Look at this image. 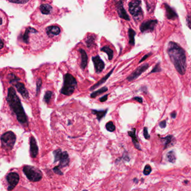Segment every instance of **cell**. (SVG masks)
Returning <instances> with one entry per match:
<instances>
[{
    "label": "cell",
    "mask_w": 191,
    "mask_h": 191,
    "mask_svg": "<svg viewBox=\"0 0 191 191\" xmlns=\"http://www.w3.org/2000/svg\"><path fill=\"white\" fill-rule=\"evenodd\" d=\"M37 33V30H36L34 28L31 27L27 28L22 37L23 42L26 44H28L29 39V33Z\"/></svg>",
    "instance_id": "d6986e66"
},
{
    "label": "cell",
    "mask_w": 191,
    "mask_h": 191,
    "mask_svg": "<svg viewBox=\"0 0 191 191\" xmlns=\"http://www.w3.org/2000/svg\"><path fill=\"white\" fill-rule=\"evenodd\" d=\"M162 139L164 141V149H165L169 147H170V145H172L174 144L173 143V140H174V139L173 136H172V135H169L164 138H163Z\"/></svg>",
    "instance_id": "7402d4cb"
},
{
    "label": "cell",
    "mask_w": 191,
    "mask_h": 191,
    "mask_svg": "<svg viewBox=\"0 0 191 191\" xmlns=\"http://www.w3.org/2000/svg\"><path fill=\"white\" fill-rule=\"evenodd\" d=\"M141 1H132L129 3V12L136 22L140 21L143 18V12L141 7Z\"/></svg>",
    "instance_id": "8992f818"
},
{
    "label": "cell",
    "mask_w": 191,
    "mask_h": 191,
    "mask_svg": "<svg viewBox=\"0 0 191 191\" xmlns=\"http://www.w3.org/2000/svg\"><path fill=\"white\" fill-rule=\"evenodd\" d=\"M52 92L51 91H47L45 92V97H44V101H45L47 104H49L50 100L52 96Z\"/></svg>",
    "instance_id": "f1b7e54d"
},
{
    "label": "cell",
    "mask_w": 191,
    "mask_h": 191,
    "mask_svg": "<svg viewBox=\"0 0 191 191\" xmlns=\"http://www.w3.org/2000/svg\"><path fill=\"white\" fill-rule=\"evenodd\" d=\"M60 28L57 26H50L47 28L46 33L49 36L58 35L60 33Z\"/></svg>",
    "instance_id": "2e32d148"
},
{
    "label": "cell",
    "mask_w": 191,
    "mask_h": 191,
    "mask_svg": "<svg viewBox=\"0 0 191 191\" xmlns=\"http://www.w3.org/2000/svg\"><path fill=\"white\" fill-rule=\"evenodd\" d=\"M23 170L28 179L32 182H39L42 178V171L34 166L25 165L24 167Z\"/></svg>",
    "instance_id": "277c9868"
},
{
    "label": "cell",
    "mask_w": 191,
    "mask_h": 191,
    "mask_svg": "<svg viewBox=\"0 0 191 191\" xmlns=\"http://www.w3.org/2000/svg\"><path fill=\"white\" fill-rule=\"evenodd\" d=\"M157 20H150L142 23L140 26V30L142 33L152 32L154 31L157 24Z\"/></svg>",
    "instance_id": "9c48e42d"
},
{
    "label": "cell",
    "mask_w": 191,
    "mask_h": 191,
    "mask_svg": "<svg viewBox=\"0 0 191 191\" xmlns=\"http://www.w3.org/2000/svg\"><path fill=\"white\" fill-rule=\"evenodd\" d=\"M2 24V18H1V25Z\"/></svg>",
    "instance_id": "f6af8a7d"
},
{
    "label": "cell",
    "mask_w": 191,
    "mask_h": 191,
    "mask_svg": "<svg viewBox=\"0 0 191 191\" xmlns=\"http://www.w3.org/2000/svg\"><path fill=\"white\" fill-rule=\"evenodd\" d=\"M186 22L188 26L191 29V13L190 15H188V16L187 17Z\"/></svg>",
    "instance_id": "74e56055"
},
{
    "label": "cell",
    "mask_w": 191,
    "mask_h": 191,
    "mask_svg": "<svg viewBox=\"0 0 191 191\" xmlns=\"http://www.w3.org/2000/svg\"><path fill=\"white\" fill-rule=\"evenodd\" d=\"M106 129L109 132H113L115 130V127L112 121L108 122L105 125Z\"/></svg>",
    "instance_id": "4dcf8cb0"
},
{
    "label": "cell",
    "mask_w": 191,
    "mask_h": 191,
    "mask_svg": "<svg viewBox=\"0 0 191 191\" xmlns=\"http://www.w3.org/2000/svg\"><path fill=\"white\" fill-rule=\"evenodd\" d=\"M164 6L166 9V15L168 19L174 20L178 18V15L175 11L171 7H170L168 4L164 3Z\"/></svg>",
    "instance_id": "9a60e30c"
},
{
    "label": "cell",
    "mask_w": 191,
    "mask_h": 191,
    "mask_svg": "<svg viewBox=\"0 0 191 191\" xmlns=\"http://www.w3.org/2000/svg\"><path fill=\"white\" fill-rule=\"evenodd\" d=\"M184 182H185V183H188V181H187V180H185Z\"/></svg>",
    "instance_id": "bcb514c9"
},
{
    "label": "cell",
    "mask_w": 191,
    "mask_h": 191,
    "mask_svg": "<svg viewBox=\"0 0 191 191\" xmlns=\"http://www.w3.org/2000/svg\"><path fill=\"white\" fill-rule=\"evenodd\" d=\"M134 99L135 100V101H138V102H139L140 103H142V99L141 98H140V97H135L134 98Z\"/></svg>",
    "instance_id": "b9f144b4"
},
{
    "label": "cell",
    "mask_w": 191,
    "mask_h": 191,
    "mask_svg": "<svg viewBox=\"0 0 191 191\" xmlns=\"http://www.w3.org/2000/svg\"><path fill=\"white\" fill-rule=\"evenodd\" d=\"M128 134L132 138V142H133L134 146H135V147L137 149L139 150H141V148L140 147V146L139 142H138V139L137 138L136 136V129L133 128L131 131H128Z\"/></svg>",
    "instance_id": "ac0fdd59"
},
{
    "label": "cell",
    "mask_w": 191,
    "mask_h": 191,
    "mask_svg": "<svg viewBox=\"0 0 191 191\" xmlns=\"http://www.w3.org/2000/svg\"><path fill=\"white\" fill-rule=\"evenodd\" d=\"M52 6L47 3L42 4L40 6V10L42 13L44 15H49L52 11Z\"/></svg>",
    "instance_id": "44dd1931"
},
{
    "label": "cell",
    "mask_w": 191,
    "mask_h": 191,
    "mask_svg": "<svg viewBox=\"0 0 191 191\" xmlns=\"http://www.w3.org/2000/svg\"><path fill=\"white\" fill-rule=\"evenodd\" d=\"M136 33L132 29H129L128 36H129V43L131 45H135V36Z\"/></svg>",
    "instance_id": "d4e9b609"
},
{
    "label": "cell",
    "mask_w": 191,
    "mask_h": 191,
    "mask_svg": "<svg viewBox=\"0 0 191 191\" xmlns=\"http://www.w3.org/2000/svg\"><path fill=\"white\" fill-rule=\"evenodd\" d=\"M79 52L81 54V67L82 69H85L88 64V57L85 51L83 49H79Z\"/></svg>",
    "instance_id": "e0dca14e"
},
{
    "label": "cell",
    "mask_w": 191,
    "mask_h": 191,
    "mask_svg": "<svg viewBox=\"0 0 191 191\" xmlns=\"http://www.w3.org/2000/svg\"><path fill=\"white\" fill-rule=\"evenodd\" d=\"M63 79V85L61 92L63 95L70 96L74 93L77 87L76 80L70 74H66L64 76Z\"/></svg>",
    "instance_id": "3957f363"
},
{
    "label": "cell",
    "mask_w": 191,
    "mask_h": 191,
    "mask_svg": "<svg viewBox=\"0 0 191 191\" xmlns=\"http://www.w3.org/2000/svg\"><path fill=\"white\" fill-rule=\"evenodd\" d=\"M3 47V40L1 39V47H0V48L2 49Z\"/></svg>",
    "instance_id": "ee69618b"
},
{
    "label": "cell",
    "mask_w": 191,
    "mask_h": 191,
    "mask_svg": "<svg viewBox=\"0 0 191 191\" xmlns=\"http://www.w3.org/2000/svg\"><path fill=\"white\" fill-rule=\"evenodd\" d=\"M108 111V109H106L105 111H97V110H92V114L96 115L97 119L99 121H100L101 119L105 115L106 113Z\"/></svg>",
    "instance_id": "cb8c5ba5"
},
{
    "label": "cell",
    "mask_w": 191,
    "mask_h": 191,
    "mask_svg": "<svg viewBox=\"0 0 191 191\" xmlns=\"http://www.w3.org/2000/svg\"><path fill=\"white\" fill-rule=\"evenodd\" d=\"M144 136L146 140H148L150 138V135L148 133V130L147 127H144Z\"/></svg>",
    "instance_id": "8d00e7d4"
},
{
    "label": "cell",
    "mask_w": 191,
    "mask_h": 191,
    "mask_svg": "<svg viewBox=\"0 0 191 191\" xmlns=\"http://www.w3.org/2000/svg\"><path fill=\"white\" fill-rule=\"evenodd\" d=\"M20 180L19 175L15 172H11L6 176V180L9 186L7 188L8 191L12 190L18 184Z\"/></svg>",
    "instance_id": "ba28073f"
},
{
    "label": "cell",
    "mask_w": 191,
    "mask_h": 191,
    "mask_svg": "<svg viewBox=\"0 0 191 191\" xmlns=\"http://www.w3.org/2000/svg\"><path fill=\"white\" fill-rule=\"evenodd\" d=\"M87 191V190H84V191Z\"/></svg>",
    "instance_id": "7dc6e473"
},
{
    "label": "cell",
    "mask_w": 191,
    "mask_h": 191,
    "mask_svg": "<svg viewBox=\"0 0 191 191\" xmlns=\"http://www.w3.org/2000/svg\"><path fill=\"white\" fill-rule=\"evenodd\" d=\"M107 90H108V88L107 87H103V88H101L100 89H99V90H97V91H95L93 92L92 93H91L90 97L92 98H96L97 96L103 94L104 92H106Z\"/></svg>",
    "instance_id": "484cf974"
},
{
    "label": "cell",
    "mask_w": 191,
    "mask_h": 191,
    "mask_svg": "<svg viewBox=\"0 0 191 191\" xmlns=\"http://www.w3.org/2000/svg\"><path fill=\"white\" fill-rule=\"evenodd\" d=\"M148 68V64H144L142 65H141V66L138 67L137 68L135 71L132 73L128 78H127V80L129 81H133L134 80L137 78L140 75H141L144 71H145Z\"/></svg>",
    "instance_id": "30bf717a"
},
{
    "label": "cell",
    "mask_w": 191,
    "mask_h": 191,
    "mask_svg": "<svg viewBox=\"0 0 191 191\" xmlns=\"http://www.w3.org/2000/svg\"><path fill=\"white\" fill-rule=\"evenodd\" d=\"M101 51L105 52L108 56L109 60H112L113 58V51L111 48L109 46H104L101 48Z\"/></svg>",
    "instance_id": "603a6c76"
},
{
    "label": "cell",
    "mask_w": 191,
    "mask_h": 191,
    "mask_svg": "<svg viewBox=\"0 0 191 191\" xmlns=\"http://www.w3.org/2000/svg\"><path fill=\"white\" fill-rule=\"evenodd\" d=\"M6 101L12 111L16 115L18 121L22 124L28 126V118L22 103L16 94V91L12 87L9 88L8 89Z\"/></svg>",
    "instance_id": "7a4b0ae2"
},
{
    "label": "cell",
    "mask_w": 191,
    "mask_h": 191,
    "mask_svg": "<svg viewBox=\"0 0 191 191\" xmlns=\"http://www.w3.org/2000/svg\"><path fill=\"white\" fill-rule=\"evenodd\" d=\"M53 154L55 157L54 163L57 161H59V167L63 168L68 165L70 163V158L66 151L62 152L61 149H57L53 151Z\"/></svg>",
    "instance_id": "52a82bcc"
},
{
    "label": "cell",
    "mask_w": 191,
    "mask_h": 191,
    "mask_svg": "<svg viewBox=\"0 0 191 191\" xmlns=\"http://www.w3.org/2000/svg\"><path fill=\"white\" fill-rule=\"evenodd\" d=\"M167 158L170 163H174L176 161V155L173 151H170L167 153Z\"/></svg>",
    "instance_id": "4316f807"
},
{
    "label": "cell",
    "mask_w": 191,
    "mask_h": 191,
    "mask_svg": "<svg viewBox=\"0 0 191 191\" xmlns=\"http://www.w3.org/2000/svg\"><path fill=\"white\" fill-rule=\"evenodd\" d=\"M117 10L118 15L121 18L124 19V20H127V21H129L130 20L129 16L128 15V14L127 13V12L124 8L122 1H118L117 2Z\"/></svg>",
    "instance_id": "7c38bea8"
},
{
    "label": "cell",
    "mask_w": 191,
    "mask_h": 191,
    "mask_svg": "<svg viewBox=\"0 0 191 191\" xmlns=\"http://www.w3.org/2000/svg\"><path fill=\"white\" fill-rule=\"evenodd\" d=\"M114 68L115 67L113 68L112 70H111V71H110V72L107 75H106V76H104V78H103L100 81H99V82H98L96 83L94 85H93L92 87H91L90 88V91L95 90L96 88H97L98 87H99V86H101V85L103 84L107 81V80L109 78V76H111V75L112 74L113 72V71H114Z\"/></svg>",
    "instance_id": "ffe728a7"
},
{
    "label": "cell",
    "mask_w": 191,
    "mask_h": 191,
    "mask_svg": "<svg viewBox=\"0 0 191 191\" xmlns=\"http://www.w3.org/2000/svg\"><path fill=\"white\" fill-rule=\"evenodd\" d=\"M176 115H177V113H176V112H174L171 113V118H175Z\"/></svg>",
    "instance_id": "7bdbcfd3"
},
{
    "label": "cell",
    "mask_w": 191,
    "mask_h": 191,
    "mask_svg": "<svg viewBox=\"0 0 191 191\" xmlns=\"http://www.w3.org/2000/svg\"><path fill=\"white\" fill-rule=\"evenodd\" d=\"M95 40V35H90L89 36L86 40V44L88 48H90L91 46L94 45Z\"/></svg>",
    "instance_id": "83f0119b"
},
{
    "label": "cell",
    "mask_w": 191,
    "mask_h": 191,
    "mask_svg": "<svg viewBox=\"0 0 191 191\" xmlns=\"http://www.w3.org/2000/svg\"><path fill=\"white\" fill-rule=\"evenodd\" d=\"M168 53L177 71L180 75H184L187 67L184 50L178 44L170 42L168 47Z\"/></svg>",
    "instance_id": "6da1fadb"
},
{
    "label": "cell",
    "mask_w": 191,
    "mask_h": 191,
    "mask_svg": "<svg viewBox=\"0 0 191 191\" xmlns=\"http://www.w3.org/2000/svg\"><path fill=\"white\" fill-rule=\"evenodd\" d=\"M159 126L161 128H164L166 127L167 126V122L166 121H163L161 122H160L159 124Z\"/></svg>",
    "instance_id": "f35d334b"
},
{
    "label": "cell",
    "mask_w": 191,
    "mask_h": 191,
    "mask_svg": "<svg viewBox=\"0 0 191 191\" xmlns=\"http://www.w3.org/2000/svg\"><path fill=\"white\" fill-rule=\"evenodd\" d=\"M151 167L149 165H146L144 170V174L146 175H148L151 172Z\"/></svg>",
    "instance_id": "d6a6232c"
},
{
    "label": "cell",
    "mask_w": 191,
    "mask_h": 191,
    "mask_svg": "<svg viewBox=\"0 0 191 191\" xmlns=\"http://www.w3.org/2000/svg\"><path fill=\"white\" fill-rule=\"evenodd\" d=\"M14 86L16 87L18 91L22 95L23 98L25 99H29V92L26 90L24 84L22 82H16Z\"/></svg>",
    "instance_id": "5bb4252c"
},
{
    "label": "cell",
    "mask_w": 191,
    "mask_h": 191,
    "mask_svg": "<svg viewBox=\"0 0 191 191\" xmlns=\"http://www.w3.org/2000/svg\"><path fill=\"white\" fill-rule=\"evenodd\" d=\"M9 1L11 3H16V4H25V3L29 2L28 0H16V1H15V0H13V1L9 0Z\"/></svg>",
    "instance_id": "836d02e7"
},
{
    "label": "cell",
    "mask_w": 191,
    "mask_h": 191,
    "mask_svg": "<svg viewBox=\"0 0 191 191\" xmlns=\"http://www.w3.org/2000/svg\"><path fill=\"white\" fill-rule=\"evenodd\" d=\"M108 94H107L104 96H103V97H101L100 98V101L101 102H104V101H106L108 99Z\"/></svg>",
    "instance_id": "ab89813d"
},
{
    "label": "cell",
    "mask_w": 191,
    "mask_h": 191,
    "mask_svg": "<svg viewBox=\"0 0 191 191\" xmlns=\"http://www.w3.org/2000/svg\"><path fill=\"white\" fill-rule=\"evenodd\" d=\"M30 151L32 157L35 158L37 157L38 154V147L36 140L33 136H31L30 138Z\"/></svg>",
    "instance_id": "4fadbf2b"
},
{
    "label": "cell",
    "mask_w": 191,
    "mask_h": 191,
    "mask_svg": "<svg viewBox=\"0 0 191 191\" xmlns=\"http://www.w3.org/2000/svg\"><path fill=\"white\" fill-rule=\"evenodd\" d=\"M42 81L41 79H38L36 81V94L38 95L39 91H40V88L42 86Z\"/></svg>",
    "instance_id": "1f68e13d"
},
{
    "label": "cell",
    "mask_w": 191,
    "mask_h": 191,
    "mask_svg": "<svg viewBox=\"0 0 191 191\" xmlns=\"http://www.w3.org/2000/svg\"><path fill=\"white\" fill-rule=\"evenodd\" d=\"M7 78L9 80L10 83H15V82H18V80H20V79H19L17 76H16L14 74H10L8 75Z\"/></svg>",
    "instance_id": "f546056e"
},
{
    "label": "cell",
    "mask_w": 191,
    "mask_h": 191,
    "mask_svg": "<svg viewBox=\"0 0 191 191\" xmlns=\"http://www.w3.org/2000/svg\"><path fill=\"white\" fill-rule=\"evenodd\" d=\"M151 55V53H148L147 55H146L144 57H143V58H142V59H141L139 63H141L142 62H143L144 61H145V60L146 59V58H147V57H148L150 56Z\"/></svg>",
    "instance_id": "60d3db41"
},
{
    "label": "cell",
    "mask_w": 191,
    "mask_h": 191,
    "mask_svg": "<svg viewBox=\"0 0 191 191\" xmlns=\"http://www.w3.org/2000/svg\"><path fill=\"white\" fill-rule=\"evenodd\" d=\"M53 171H55V173H56V174H58V175H63V173L61 171L60 168L59 167L58 165V166H56V167H55L53 168Z\"/></svg>",
    "instance_id": "d590c367"
},
{
    "label": "cell",
    "mask_w": 191,
    "mask_h": 191,
    "mask_svg": "<svg viewBox=\"0 0 191 191\" xmlns=\"http://www.w3.org/2000/svg\"><path fill=\"white\" fill-rule=\"evenodd\" d=\"M92 60L94 65L95 70L97 74L101 73V71L103 70L105 66V64L103 62V61L101 58L99 56L92 57Z\"/></svg>",
    "instance_id": "8fae6325"
},
{
    "label": "cell",
    "mask_w": 191,
    "mask_h": 191,
    "mask_svg": "<svg viewBox=\"0 0 191 191\" xmlns=\"http://www.w3.org/2000/svg\"><path fill=\"white\" fill-rule=\"evenodd\" d=\"M161 67H160V63H157L154 68H153V70L151 71V73H154V72H160L161 71Z\"/></svg>",
    "instance_id": "e575fe53"
},
{
    "label": "cell",
    "mask_w": 191,
    "mask_h": 191,
    "mask_svg": "<svg viewBox=\"0 0 191 191\" xmlns=\"http://www.w3.org/2000/svg\"><path fill=\"white\" fill-rule=\"evenodd\" d=\"M16 140V135L13 132L8 131L4 133L1 137L2 147L6 150H11L15 144Z\"/></svg>",
    "instance_id": "5b68a950"
}]
</instances>
